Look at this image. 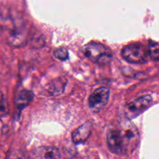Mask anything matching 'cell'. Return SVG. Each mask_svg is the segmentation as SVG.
Returning <instances> with one entry per match:
<instances>
[{"label":"cell","mask_w":159,"mask_h":159,"mask_svg":"<svg viewBox=\"0 0 159 159\" xmlns=\"http://www.w3.org/2000/svg\"><path fill=\"white\" fill-rule=\"evenodd\" d=\"M152 103V97L149 95L141 96L127 104L125 114L128 119H134L145 111Z\"/></svg>","instance_id":"cell-4"},{"label":"cell","mask_w":159,"mask_h":159,"mask_svg":"<svg viewBox=\"0 0 159 159\" xmlns=\"http://www.w3.org/2000/svg\"><path fill=\"white\" fill-rule=\"evenodd\" d=\"M122 141L124 155L134 151L139 143V132L136 126L128 121H124L117 127Z\"/></svg>","instance_id":"cell-2"},{"label":"cell","mask_w":159,"mask_h":159,"mask_svg":"<svg viewBox=\"0 0 159 159\" xmlns=\"http://www.w3.org/2000/svg\"><path fill=\"white\" fill-rule=\"evenodd\" d=\"M33 97L34 96H33V94L31 92L23 90V91H21L20 93H19L16 98V105L18 107V108H25L32 101Z\"/></svg>","instance_id":"cell-8"},{"label":"cell","mask_w":159,"mask_h":159,"mask_svg":"<svg viewBox=\"0 0 159 159\" xmlns=\"http://www.w3.org/2000/svg\"><path fill=\"white\" fill-rule=\"evenodd\" d=\"M54 55L56 58L59 59V60H66L68 57V52L67 51L66 48H57L54 50Z\"/></svg>","instance_id":"cell-12"},{"label":"cell","mask_w":159,"mask_h":159,"mask_svg":"<svg viewBox=\"0 0 159 159\" xmlns=\"http://www.w3.org/2000/svg\"><path fill=\"white\" fill-rule=\"evenodd\" d=\"M28 159H47L45 156L44 153V148L40 147L39 148L36 149L34 152H32L30 155Z\"/></svg>","instance_id":"cell-13"},{"label":"cell","mask_w":159,"mask_h":159,"mask_svg":"<svg viewBox=\"0 0 159 159\" xmlns=\"http://www.w3.org/2000/svg\"><path fill=\"white\" fill-rule=\"evenodd\" d=\"M65 82H63L62 81H53L48 86V91L51 94L55 95V96L61 94L65 89Z\"/></svg>","instance_id":"cell-9"},{"label":"cell","mask_w":159,"mask_h":159,"mask_svg":"<svg viewBox=\"0 0 159 159\" xmlns=\"http://www.w3.org/2000/svg\"><path fill=\"white\" fill-rule=\"evenodd\" d=\"M9 113V107L6 99L2 93H0V117H4Z\"/></svg>","instance_id":"cell-11"},{"label":"cell","mask_w":159,"mask_h":159,"mask_svg":"<svg viewBox=\"0 0 159 159\" xmlns=\"http://www.w3.org/2000/svg\"><path fill=\"white\" fill-rule=\"evenodd\" d=\"M148 53L153 60L159 61V43L150 40L148 44Z\"/></svg>","instance_id":"cell-10"},{"label":"cell","mask_w":159,"mask_h":159,"mask_svg":"<svg viewBox=\"0 0 159 159\" xmlns=\"http://www.w3.org/2000/svg\"><path fill=\"white\" fill-rule=\"evenodd\" d=\"M107 144L111 152L118 155H124L120 135L117 127L111 128L107 134Z\"/></svg>","instance_id":"cell-6"},{"label":"cell","mask_w":159,"mask_h":159,"mask_svg":"<svg viewBox=\"0 0 159 159\" xmlns=\"http://www.w3.org/2000/svg\"><path fill=\"white\" fill-rule=\"evenodd\" d=\"M93 130V124L90 122H85L78 127L72 133V141L75 144H82L89 138Z\"/></svg>","instance_id":"cell-7"},{"label":"cell","mask_w":159,"mask_h":159,"mask_svg":"<svg viewBox=\"0 0 159 159\" xmlns=\"http://www.w3.org/2000/svg\"><path fill=\"white\" fill-rule=\"evenodd\" d=\"M123 57L130 63H145L148 60V52L140 43H131L122 49Z\"/></svg>","instance_id":"cell-3"},{"label":"cell","mask_w":159,"mask_h":159,"mask_svg":"<svg viewBox=\"0 0 159 159\" xmlns=\"http://www.w3.org/2000/svg\"><path fill=\"white\" fill-rule=\"evenodd\" d=\"M110 98V91L107 88L100 87L95 90L89 99V108L95 113L100 112L107 106Z\"/></svg>","instance_id":"cell-5"},{"label":"cell","mask_w":159,"mask_h":159,"mask_svg":"<svg viewBox=\"0 0 159 159\" xmlns=\"http://www.w3.org/2000/svg\"><path fill=\"white\" fill-rule=\"evenodd\" d=\"M82 51L85 57L99 65H107L113 58L110 48L98 42H89L84 46Z\"/></svg>","instance_id":"cell-1"}]
</instances>
